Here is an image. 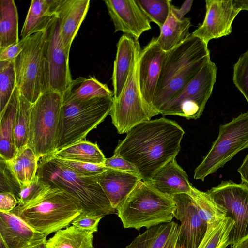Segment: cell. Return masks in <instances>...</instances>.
Instances as JSON below:
<instances>
[{
    "mask_svg": "<svg viewBox=\"0 0 248 248\" xmlns=\"http://www.w3.org/2000/svg\"><path fill=\"white\" fill-rule=\"evenodd\" d=\"M36 248H46V244H43L38 246V247H37Z\"/></svg>",
    "mask_w": 248,
    "mask_h": 248,
    "instance_id": "cell-50",
    "label": "cell"
},
{
    "mask_svg": "<svg viewBox=\"0 0 248 248\" xmlns=\"http://www.w3.org/2000/svg\"><path fill=\"white\" fill-rule=\"evenodd\" d=\"M46 184L34 199L24 205H17L11 212L47 236L66 228L83 210L80 203L64 190Z\"/></svg>",
    "mask_w": 248,
    "mask_h": 248,
    "instance_id": "cell-4",
    "label": "cell"
},
{
    "mask_svg": "<svg viewBox=\"0 0 248 248\" xmlns=\"http://www.w3.org/2000/svg\"><path fill=\"white\" fill-rule=\"evenodd\" d=\"M113 97L62 103L56 150L84 140L110 114Z\"/></svg>",
    "mask_w": 248,
    "mask_h": 248,
    "instance_id": "cell-7",
    "label": "cell"
},
{
    "mask_svg": "<svg viewBox=\"0 0 248 248\" xmlns=\"http://www.w3.org/2000/svg\"><path fill=\"white\" fill-rule=\"evenodd\" d=\"M60 0H32L21 31V39L44 31L56 16Z\"/></svg>",
    "mask_w": 248,
    "mask_h": 248,
    "instance_id": "cell-24",
    "label": "cell"
},
{
    "mask_svg": "<svg viewBox=\"0 0 248 248\" xmlns=\"http://www.w3.org/2000/svg\"><path fill=\"white\" fill-rule=\"evenodd\" d=\"M46 185L37 175V177L32 182L20 187L17 197V205H24L32 200L43 190Z\"/></svg>",
    "mask_w": 248,
    "mask_h": 248,
    "instance_id": "cell-39",
    "label": "cell"
},
{
    "mask_svg": "<svg viewBox=\"0 0 248 248\" xmlns=\"http://www.w3.org/2000/svg\"><path fill=\"white\" fill-rule=\"evenodd\" d=\"M93 233L71 225L56 232L46 241V248H94Z\"/></svg>",
    "mask_w": 248,
    "mask_h": 248,
    "instance_id": "cell-31",
    "label": "cell"
},
{
    "mask_svg": "<svg viewBox=\"0 0 248 248\" xmlns=\"http://www.w3.org/2000/svg\"><path fill=\"white\" fill-rule=\"evenodd\" d=\"M185 131L175 121L161 117L140 123L120 140L114 155L133 163L147 182L181 149Z\"/></svg>",
    "mask_w": 248,
    "mask_h": 248,
    "instance_id": "cell-1",
    "label": "cell"
},
{
    "mask_svg": "<svg viewBox=\"0 0 248 248\" xmlns=\"http://www.w3.org/2000/svg\"><path fill=\"white\" fill-rule=\"evenodd\" d=\"M191 26L190 18L184 17L179 20L170 9L169 16L160 28V34L156 38L161 49L169 51L184 41L190 34L189 30Z\"/></svg>",
    "mask_w": 248,
    "mask_h": 248,
    "instance_id": "cell-28",
    "label": "cell"
},
{
    "mask_svg": "<svg viewBox=\"0 0 248 248\" xmlns=\"http://www.w3.org/2000/svg\"><path fill=\"white\" fill-rule=\"evenodd\" d=\"M205 3L204 21L191 34L208 45L212 39L232 33V22L241 10L233 0H206Z\"/></svg>",
    "mask_w": 248,
    "mask_h": 248,
    "instance_id": "cell-15",
    "label": "cell"
},
{
    "mask_svg": "<svg viewBox=\"0 0 248 248\" xmlns=\"http://www.w3.org/2000/svg\"><path fill=\"white\" fill-rule=\"evenodd\" d=\"M46 237L12 212H0V238L7 248H36Z\"/></svg>",
    "mask_w": 248,
    "mask_h": 248,
    "instance_id": "cell-18",
    "label": "cell"
},
{
    "mask_svg": "<svg viewBox=\"0 0 248 248\" xmlns=\"http://www.w3.org/2000/svg\"><path fill=\"white\" fill-rule=\"evenodd\" d=\"M51 155L57 159L102 165L106 159L96 143L85 140L56 150Z\"/></svg>",
    "mask_w": 248,
    "mask_h": 248,
    "instance_id": "cell-29",
    "label": "cell"
},
{
    "mask_svg": "<svg viewBox=\"0 0 248 248\" xmlns=\"http://www.w3.org/2000/svg\"><path fill=\"white\" fill-rule=\"evenodd\" d=\"M103 165L107 169L124 171L140 176L135 165L119 156L113 155L112 157L106 158Z\"/></svg>",
    "mask_w": 248,
    "mask_h": 248,
    "instance_id": "cell-42",
    "label": "cell"
},
{
    "mask_svg": "<svg viewBox=\"0 0 248 248\" xmlns=\"http://www.w3.org/2000/svg\"><path fill=\"white\" fill-rule=\"evenodd\" d=\"M39 161L33 150L28 145L18 151L12 159L5 162L20 187L36 179Z\"/></svg>",
    "mask_w": 248,
    "mask_h": 248,
    "instance_id": "cell-27",
    "label": "cell"
},
{
    "mask_svg": "<svg viewBox=\"0 0 248 248\" xmlns=\"http://www.w3.org/2000/svg\"><path fill=\"white\" fill-rule=\"evenodd\" d=\"M176 206L172 198L152 188L142 180L117 207V214L125 228L149 229L170 222Z\"/></svg>",
    "mask_w": 248,
    "mask_h": 248,
    "instance_id": "cell-5",
    "label": "cell"
},
{
    "mask_svg": "<svg viewBox=\"0 0 248 248\" xmlns=\"http://www.w3.org/2000/svg\"><path fill=\"white\" fill-rule=\"evenodd\" d=\"M235 5L241 10L248 11V0H233Z\"/></svg>",
    "mask_w": 248,
    "mask_h": 248,
    "instance_id": "cell-47",
    "label": "cell"
},
{
    "mask_svg": "<svg viewBox=\"0 0 248 248\" xmlns=\"http://www.w3.org/2000/svg\"><path fill=\"white\" fill-rule=\"evenodd\" d=\"M193 2V0H186L183 2L180 8H177L171 4L170 11L177 19L181 20L184 17V16L186 14L190 11Z\"/></svg>",
    "mask_w": 248,
    "mask_h": 248,
    "instance_id": "cell-45",
    "label": "cell"
},
{
    "mask_svg": "<svg viewBox=\"0 0 248 248\" xmlns=\"http://www.w3.org/2000/svg\"><path fill=\"white\" fill-rule=\"evenodd\" d=\"M141 47L136 40L134 55L125 84L118 97L113 98L110 115L119 134L126 133L142 122L156 115L145 103L139 82V62Z\"/></svg>",
    "mask_w": 248,
    "mask_h": 248,
    "instance_id": "cell-9",
    "label": "cell"
},
{
    "mask_svg": "<svg viewBox=\"0 0 248 248\" xmlns=\"http://www.w3.org/2000/svg\"><path fill=\"white\" fill-rule=\"evenodd\" d=\"M237 171L240 174L241 183L248 185V154L244 158L242 165L238 169Z\"/></svg>",
    "mask_w": 248,
    "mask_h": 248,
    "instance_id": "cell-46",
    "label": "cell"
},
{
    "mask_svg": "<svg viewBox=\"0 0 248 248\" xmlns=\"http://www.w3.org/2000/svg\"><path fill=\"white\" fill-rule=\"evenodd\" d=\"M104 2L115 32L122 31L138 40L144 32L151 29V22L135 0H105Z\"/></svg>",
    "mask_w": 248,
    "mask_h": 248,
    "instance_id": "cell-16",
    "label": "cell"
},
{
    "mask_svg": "<svg viewBox=\"0 0 248 248\" xmlns=\"http://www.w3.org/2000/svg\"><path fill=\"white\" fill-rule=\"evenodd\" d=\"M217 73V66L210 60L195 78L160 109L159 113L188 119L199 118L212 94Z\"/></svg>",
    "mask_w": 248,
    "mask_h": 248,
    "instance_id": "cell-11",
    "label": "cell"
},
{
    "mask_svg": "<svg viewBox=\"0 0 248 248\" xmlns=\"http://www.w3.org/2000/svg\"><path fill=\"white\" fill-rule=\"evenodd\" d=\"M179 225L175 221L147 229L125 248H178Z\"/></svg>",
    "mask_w": 248,
    "mask_h": 248,
    "instance_id": "cell-22",
    "label": "cell"
},
{
    "mask_svg": "<svg viewBox=\"0 0 248 248\" xmlns=\"http://www.w3.org/2000/svg\"><path fill=\"white\" fill-rule=\"evenodd\" d=\"M136 46V40L124 34L117 44L112 76L114 98L120 95L127 79L131 67Z\"/></svg>",
    "mask_w": 248,
    "mask_h": 248,
    "instance_id": "cell-25",
    "label": "cell"
},
{
    "mask_svg": "<svg viewBox=\"0 0 248 248\" xmlns=\"http://www.w3.org/2000/svg\"><path fill=\"white\" fill-rule=\"evenodd\" d=\"M46 55L50 90L62 94L72 79L69 64L70 52L62 40L58 19L55 17L46 30Z\"/></svg>",
    "mask_w": 248,
    "mask_h": 248,
    "instance_id": "cell-13",
    "label": "cell"
},
{
    "mask_svg": "<svg viewBox=\"0 0 248 248\" xmlns=\"http://www.w3.org/2000/svg\"><path fill=\"white\" fill-rule=\"evenodd\" d=\"M166 54V52L161 49L155 37H153L140 53L139 82L140 91L145 103L153 112L152 103Z\"/></svg>",
    "mask_w": 248,
    "mask_h": 248,
    "instance_id": "cell-17",
    "label": "cell"
},
{
    "mask_svg": "<svg viewBox=\"0 0 248 248\" xmlns=\"http://www.w3.org/2000/svg\"><path fill=\"white\" fill-rule=\"evenodd\" d=\"M150 22L160 28L167 20L170 9V0H135Z\"/></svg>",
    "mask_w": 248,
    "mask_h": 248,
    "instance_id": "cell-36",
    "label": "cell"
},
{
    "mask_svg": "<svg viewBox=\"0 0 248 248\" xmlns=\"http://www.w3.org/2000/svg\"><path fill=\"white\" fill-rule=\"evenodd\" d=\"M46 36L45 30L26 38L23 49L14 60L16 86L20 94L32 104L50 90Z\"/></svg>",
    "mask_w": 248,
    "mask_h": 248,
    "instance_id": "cell-6",
    "label": "cell"
},
{
    "mask_svg": "<svg viewBox=\"0 0 248 248\" xmlns=\"http://www.w3.org/2000/svg\"><path fill=\"white\" fill-rule=\"evenodd\" d=\"M63 103L74 100H86L97 97H113L114 93L107 84L95 77H78L73 80L68 89L62 94Z\"/></svg>",
    "mask_w": 248,
    "mask_h": 248,
    "instance_id": "cell-26",
    "label": "cell"
},
{
    "mask_svg": "<svg viewBox=\"0 0 248 248\" xmlns=\"http://www.w3.org/2000/svg\"><path fill=\"white\" fill-rule=\"evenodd\" d=\"M56 159L76 173L83 176H95L102 173L107 170L102 165Z\"/></svg>",
    "mask_w": 248,
    "mask_h": 248,
    "instance_id": "cell-38",
    "label": "cell"
},
{
    "mask_svg": "<svg viewBox=\"0 0 248 248\" xmlns=\"http://www.w3.org/2000/svg\"><path fill=\"white\" fill-rule=\"evenodd\" d=\"M234 222L225 217L208 225L207 231L198 248H226L229 245V235Z\"/></svg>",
    "mask_w": 248,
    "mask_h": 248,
    "instance_id": "cell-32",
    "label": "cell"
},
{
    "mask_svg": "<svg viewBox=\"0 0 248 248\" xmlns=\"http://www.w3.org/2000/svg\"><path fill=\"white\" fill-rule=\"evenodd\" d=\"M206 193L234 223L229 235L232 246L248 238V185L222 181Z\"/></svg>",
    "mask_w": 248,
    "mask_h": 248,
    "instance_id": "cell-12",
    "label": "cell"
},
{
    "mask_svg": "<svg viewBox=\"0 0 248 248\" xmlns=\"http://www.w3.org/2000/svg\"><path fill=\"white\" fill-rule=\"evenodd\" d=\"M103 217L81 213L71 222L78 229L93 233L98 231V225Z\"/></svg>",
    "mask_w": 248,
    "mask_h": 248,
    "instance_id": "cell-41",
    "label": "cell"
},
{
    "mask_svg": "<svg viewBox=\"0 0 248 248\" xmlns=\"http://www.w3.org/2000/svg\"><path fill=\"white\" fill-rule=\"evenodd\" d=\"M189 195L193 199L200 216L208 226L226 217L225 212L214 202L206 192L192 186Z\"/></svg>",
    "mask_w": 248,
    "mask_h": 248,
    "instance_id": "cell-33",
    "label": "cell"
},
{
    "mask_svg": "<svg viewBox=\"0 0 248 248\" xmlns=\"http://www.w3.org/2000/svg\"><path fill=\"white\" fill-rule=\"evenodd\" d=\"M20 186L11 173L6 162L0 159V192H8L15 194L17 199Z\"/></svg>",
    "mask_w": 248,
    "mask_h": 248,
    "instance_id": "cell-40",
    "label": "cell"
},
{
    "mask_svg": "<svg viewBox=\"0 0 248 248\" xmlns=\"http://www.w3.org/2000/svg\"><path fill=\"white\" fill-rule=\"evenodd\" d=\"M37 175L44 183L62 189L80 203L83 213L102 217L117 213L96 176L80 175L51 155L39 160Z\"/></svg>",
    "mask_w": 248,
    "mask_h": 248,
    "instance_id": "cell-3",
    "label": "cell"
},
{
    "mask_svg": "<svg viewBox=\"0 0 248 248\" xmlns=\"http://www.w3.org/2000/svg\"><path fill=\"white\" fill-rule=\"evenodd\" d=\"M16 87L14 60L0 61V114L5 110Z\"/></svg>",
    "mask_w": 248,
    "mask_h": 248,
    "instance_id": "cell-35",
    "label": "cell"
},
{
    "mask_svg": "<svg viewBox=\"0 0 248 248\" xmlns=\"http://www.w3.org/2000/svg\"><path fill=\"white\" fill-rule=\"evenodd\" d=\"M210 60L208 45L191 33L182 43L166 52L152 109H160L175 97Z\"/></svg>",
    "mask_w": 248,
    "mask_h": 248,
    "instance_id": "cell-2",
    "label": "cell"
},
{
    "mask_svg": "<svg viewBox=\"0 0 248 248\" xmlns=\"http://www.w3.org/2000/svg\"><path fill=\"white\" fill-rule=\"evenodd\" d=\"M108 199L116 209L142 179L140 176L111 169L95 176Z\"/></svg>",
    "mask_w": 248,
    "mask_h": 248,
    "instance_id": "cell-21",
    "label": "cell"
},
{
    "mask_svg": "<svg viewBox=\"0 0 248 248\" xmlns=\"http://www.w3.org/2000/svg\"><path fill=\"white\" fill-rule=\"evenodd\" d=\"M18 203L16 196L13 193L2 192L0 193V212H11Z\"/></svg>",
    "mask_w": 248,
    "mask_h": 248,
    "instance_id": "cell-44",
    "label": "cell"
},
{
    "mask_svg": "<svg viewBox=\"0 0 248 248\" xmlns=\"http://www.w3.org/2000/svg\"><path fill=\"white\" fill-rule=\"evenodd\" d=\"M20 92L16 87L5 110L0 114V156L5 162L17 154L15 135V120Z\"/></svg>",
    "mask_w": 248,
    "mask_h": 248,
    "instance_id": "cell-23",
    "label": "cell"
},
{
    "mask_svg": "<svg viewBox=\"0 0 248 248\" xmlns=\"http://www.w3.org/2000/svg\"><path fill=\"white\" fill-rule=\"evenodd\" d=\"M173 199L176 206L174 217L181 222L177 248H198L205 235L208 224L200 216L189 194H178Z\"/></svg>",
    "mask_w": 248,
    "mask_h": 248,
    "instance_id": "cell-14",
    "label": "cell"
},
{
    "mask_svg": "<svg viewBox=\"0 0 248 248\" xmlns=\"http://www.w3.org/2000/svg\"><path fill=\"white\" fill-rule=\"evenodd\" d=\"M233 73V83L248 103V49L234 65Z\"/></svg>",
    "mask_w": 248,
    "mask_h": 248,
    "instance_id": "cell-37",
    "label": "cell"
},
{
    "mask_svg": "<svg viewBox=\"0 0 248 248\" xmlns=\"http://www.w3.org/2000/svg\"><path fill=\"white\" fill-rule=\"evenodd\" d=\"M0 248H7V247L5 245L4 243L3 242L2 239L0 238Z\"/></svg>",
    "mask_w": 248,
    "mask_h": 248,
    "instance_id": "cell-49",
    "label": "cell"
},
{
    "mask_svg": "<svg viewBox=\"0 0 248 248\" xmlns=\"http://www.w3.org/2000/svg\"><path fill=\"white\" fill-rule=\"evenodd\" d=\"M145 183L158 192L172 199L178 194H189L192 186L176 157L161 167Z\"/></svg>",
    "mask_w": 248,
    "mask_h": 248,
    "instance_id": "cell-19",
    "label": "cell"
},
{
    "mask_svg": "<svg viewBox=\"0 0 248 248\" xmlns=\"http://www.w3.org/2000/svg\"><path fill=\"white\" fill-rule=\"evenodd\" d=\"M90 2V0H60L56 17L58 20L62 40L69 52L86 16Z\"/></svg>",
    "mask_w": 248,
    "mask_h": 248,
    "instance_id": "cell-20",
    "label": "cell"
},
{
    "mask_svg": "<svg viewBox=\"0 0 248 248\" xmlns=\"http://www.w3.org/2000/svg\"><path fill=\"white\" fill-rule=\"evenodd\" d=\"M18 16L14 0H0V50L19 41Z\"/></svg>",
    "mask_w": 248,
    "mask_h": 248,
    "instance_id": "cell-30",
    "label": "cell"
},
{
    "mask_svg": "<svg viewBox=\"0 0 248 248\" xmlns=\"http://www.w3.org/2000/svg\"><path fill=\"white\" fill-rule=\"evenodd\" d=\"M245 148H248V111L220 125L217 140L194 170V179L203 181Z\"/></svg>",
    "mask_w": 248,
    "mask_h": 248,
    "instance_id": "cell-10",
    "label": "cell"
},
{
    "mask_svg": "<svg viewBox=\"0 0 248 248\" xmlns=\"http://www.w3.org/2000/svg\"><path fill=\"white\" fill-rule=\"evenodd\" d=\"M32 104L20 94L15 126V142L17 151L28 145Z\"/></svg>",
    "mask_w": 248,
    "mask_h": 248,
    "instance_id": "cell-34",
    "label": "cell"
},
{
    "mask_svg": "<svg viewBox=\"0 0 248 248\" xmlns=\"http://www.w3.org/2000/svg\"><path fill=\"white\" fill-rule=\"evenodd\" d=\"M25 38L0 50V61L13 60L21 52L24 47Z\"/></svg>",
    "mask_w": 248,
    "mask_h": 248,
    "instance_id": "cell-43",
    "label": "cell"
},
{
    "mask_svg": "<svg viewBox=\"0 0 248 248\" xmlns=\"http://www.w3.org/2000/svg\"><path fill=\"white\" fill-rule=\"evenodd\" d=\"M232 248H248V238L233 246Z\"/></svg>",
    "mask_w": 248,
    "mask_h": 248,
    "instance_id": "cell-48",
    "label": "cell"
},
{
    "mask_svg": "<svg viewBox=\"0 0 248 248\" xmlns=\"http://www.w3.org/2000/svg\"><path fill=\"white\" fill-rule=\"evenodd\" d=\"M62 103V94L49 90L32 104L28 145L39 160L56 150Z\"/></svg>",
    "mask_w": 248,
    "mask_h": 248,
    "instance_id": "cell-8",
    "label": "cell"
}]
</instances>
